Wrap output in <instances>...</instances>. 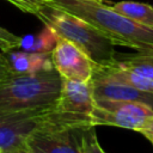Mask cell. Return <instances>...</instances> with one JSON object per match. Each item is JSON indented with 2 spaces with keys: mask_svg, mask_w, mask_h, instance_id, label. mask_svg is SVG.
Here are the masks:
<instances>
[{
  "mask_svg": "<svg viewBox=\"0 0 153 153\" xmlns=\"http://www.w3.org/2000/svg\"><path fill=\"white\" fill-rule=\"evenodd\" d=\"M48 5L86 20L115 45L153 53V27L129 19L102 0H49Z\"/></svg>",
  "mask_w": 153,
  "mask_h": 153,
  "instance_id": "1",
  "label": "cell"
},
{
  "mask_svg": "<svg viewBox=\"0 0 153 153\" xmlns=\"http://www.w3.org/2000/svg\"><path fill=\"white\" fill-rule=\"evenodd\" d=\"M61 75L53 67L36 73H12L0 84V116L56 105Z\"/></svg>",
  "mask_w": 153,
  "mask_h": 153,
  "instance_id": "2",
  "label": "cell"
},
{
  "mask_svg": "<svg viewBox=\"0 0 153 153\" xmlns=\"http://www.w3.org/2000/svg\"><path fill=\"white\" fill-rule=\"evenodd\" d=\"M90 116L59 111L56 106L0 116V153H20L36 133L63 128L90 127Z\"/></svg>",
  "mask_w": 153,
  "mask_h": 153,
  "instance_id": "3",
  "label": "cell"
},
{
  "mask_svg": "<svg viewBox=\"0 0 153 153\" xmlns=\"http://www.w3.org/2000/svg\"><path fill=\"white\" fill-rule=\"evenodd\" d=\"M36 17L59 37L79 47L94 65H110L116 60L115 44L86 20L54 6L42 7Z\"/></svg>",
  "mask_w": 153,
  "mask_h": 153,
  "instance_id": "4",
  "label": "cell"
},
{
  "mask_svg": "<svg viewBox=\"0 0 153 153\" xmlns=\"http://www.w3.org/2000/svg\"><path fill=\"white\" fill-rule=\"evenodd\" d=\"M59 37V36H57ZM53 67L63 79L90 81L93 73V61L75 44L59 37L50 51Z\"/></svg>",
  "mask_w": 153,
  "mask_h": 153,
  "instance_id": "5",
  "label": "cell"
},
{
  "mask_svg": "<svg viewBox=\"0 0 153 153\" xmlns=\"http://www.w3.org/2000/svg\"><path fill=\"white\" fill-rule=\"evenodd\" d=\"M86 128L63 127L39 131L33 134L26 143L43 153H81V136Z\"/></svg>",
  "mask_w": 153,
  "mask_h": 153,
  "instance_id": "6",
  "label": "cell"
},
{
  "mask_svg": "<svg viewBox=\"0 0 153 153\" xmlns=\"http://www.w3.org/2000/svg\"><path fill=\"white\" fill-rule=\"evenodd\" d=\"M55 106L59 111L90 116L94 108L91 81H75L62 78Z\"/></svg>",
  "mask_w": 153,
  "mask_h": 153,
  "instance_id": "7",
  "label": "cell"
},
{
  "mask_svg": "<svg viewBox=\"0 0 153 153\" xmlns=\"http://www.w3.org/2000/svg\"><path fill=\"white\" fill-rule=\"evenodd\" d=\"M93 99L111 100H135L148 104L153 108V93L136 90L123 82L105 78L100 74L92 73L91 78Z\"/></svg>",
  "mask_w": 153,
  "mask_h": 153,
  "instance_id": "8",
  "label": "cell"
},
{
  "mask_svg": "<svg viewBox=\"0 0 153 153\" xmlns=\"http://www.w3.org/2000/svg\"><path fill=\"white\" fill-rule=\"evenodd\" d=\"M93 72L97 74H100L105 78L123 82L126 85H129L136 90L153 93V80L148 79L146 76H142L135 72H131L129 69H126L115 62L110 65H94Z\"/></svg>",
  "mask_w": 153,
  "mask_h": 153,
  "instance_id": "9",
  "label": "cell"
},
{
  "mask_svg": "<svg viewBox=\"0 0 153 153\" xmlns=\"http://www.w3.org/2000/svg\"><path fill=\"white\" fill-rule=\"evenodd\" d=\"M10 65L16 73L27 74L36 73L53 68L50 53H31V51H16L6 53Z\"/></svg>",
  "mask_w": 153,
  "mask_h": 153,
  "instance_id": "10",
  "label": "cell"
},
{
  "mask_svg": "<svg viewBox=\"0 0 153 153\" xmlns=\"http://www.w3.org/2000/svg\"><path fill=\"white\" fill-rule=\"evenodd\" d=\"M90 121H91V124L94 127L96 126H112V127L131 129L135 131H137L146 122V120L126 116L123 114L106 110L97 105H94L90 115Z\"/></svg>",
  "mask_w": 153,
  "mask_h": 153,
  "instance_id": "11",
  "label": "cell"
},
{
  "mask_svg": "<svg viewBox=\"0 0 153 153\" xmlns=\"http://www.w3.org/2000/svg\"><path fill=\"white\" fill-rule=\"evenodd\" d=\"M94 105L106 110L116 111L126 116L147 120L153 116V108L142 102L135 100H111V99H94Z\"/></svg>",
  "mask_w": 153,
  "mask_h": 153,
  "instance_id": "12",
  "label": "cell"
},
{
  "mask_svg": "<svg viewBox=\"0 0 153 153\" xmlns=\"http://www.w3.org/2000/svg\"><path fill=\"white\" fill-rule=\"evenodd\" d=\"M109 5L114 11L128 17L129 19L141 25L153 27V6L139 1H118Z\"/></svg>",
  "mask_w": 153,
  "mask_h": 153,
  "instance_id": "13",
  "label": "cell"
},
{
  "mask_svg": "<svg viewBox=\"0 0 153 153\" xmlns=\"http://www.w3.org/2000/svg\"><path fill=\"white\" fill-rule=\"evenodd\" d=\"M116 55L115 63L153 80V53H137L133 55Z\"/></svg>",
  "mask_w": 153,
  "mask_h": 153,
  "instance_id": "14",
  "label": "cell"
},
{
  "mask_svg": "<svg viewBox=\"0 0 153 153\" xmlns=\"http://www.w3.org/2000/svg\"><path fill=\"white\" fill-rule=\"evenodd\" d=\"M57 38V35L44 25V29L37 36L22 37L20 48L31 53H50L56 45Z\"/></svg>",
  "mask_w": 153,
  "mask_h": 153,
  "instance_id": "15",
  "label": "cell"
},
{
  "mask_svg": "<svg viewBox=\"0 0 153 153\" xmlns=\"http://www.w3.org/2000/svg\"><path fill=\"white\" fill-rule=\"evenodd\" d=\"M81 153H105L96 135L94 126L87 127L81 136Z\"/></svg>",
  "mask_w": 153,
  "mask_h": 153,
  "instance_id": "16",
  "label": "cell"
},
{
  "mask_svg": "<svg viewBox=\"0 0 153 153\" xmlns=\"http://www.w3.org/2000/svg\"><path fill=\"white\" fill-rule=\"evenodd\" d=\"M20 42L22 37L0 26V49L2 50V53H10L12 50H16L17 48H20Z\"/></svg>",
  "mask_w": 153,
  "mask_h": 153,
  "instance_id": "17",
  "label": "cell"
},
{
  "mask_svg": "<svg viewBox=\"0 0 153 153\" xmlns=\"http://www.w3.org/2000/svg\"><path fill=\"white\" fill-rule=\"evenodd\" d=\"M23 12L36 16V13L49 4V0H6Z\"/></svg>",
  "mask_w": 153,
  "mask_h": 153,
  "instance_id": "18",
  "label": "cell"
},
{
  "mask_svg": "<svg viewBox=\"0 0 153 153\" xmlns=\"http://www.w3.org/2000/svg\"><path fill=\"white\" fill-rule=\"evenodd\" d=\"M12 73H14V71L12 69L8 57L6 55V53H1L0 54V84L7 79Z\"/></svg>",
  "mask_w": 153,
  "mask_h": 153,
  "instance_id": "19",
  "label": "cell"
},
{
  "mask_svg": "<svg viewBox=\"0 0 153 153\" xmlns=\"http://www.w3.org/2000/svg\"><path fill=\"white\" fill-rule=\"evenodd\" d=\"M140 134H142L152 145H153V116L147 118L143 126L137 130Z\"/></svg>",
  "mask_w": 153,
  "mask_h": 153,
  "instance_id": "20",
  "label": "cell"
},
{
  "mask_svg": "<svg viewBox=\"0 0 153 153\" xmlns=\"http://www.w3.org/2000/svg\"><path fill=\"white\" fill-rule=\"evenodd\" d=\"M20 153H43V152L37 149V148H35V147H32V146H30V145H27Z\"/></svg>",
  "mask_w": 153,
  "mask_h": 153,
  "instance_id": "21",
  "label": "cell"
}]
</instances>
